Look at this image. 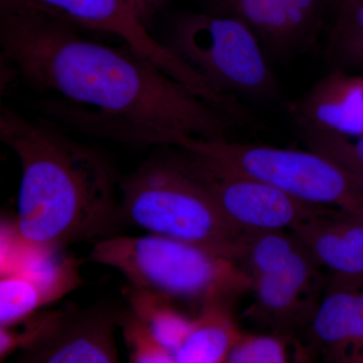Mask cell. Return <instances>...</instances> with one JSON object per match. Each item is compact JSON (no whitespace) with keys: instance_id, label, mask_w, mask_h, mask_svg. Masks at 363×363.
Wrapping results in <instances>:
<instances>
[{"instance_id":"obj_17","label":"cell","mask_w":363,"mask_h":363,"mask_svg":"<svg viewBox=\"0 0 363 363\" xmlns=\"http://www.w3.org/2000/svg\"><path fill=\"white\" fill-rule=\"evenodd\" d=\"M301 247L302 243L290 230L243 233L236 262L255 281L285 266Z\"/></svg>"},{"instance_id":"obj_26","label":"cell","mask_w":363,"mask_h":363,"mask_svg":"<svg viewBox=\"0 0 363 363\" xmlns=\"http://www.w3.org/2000/svg\"><path fill=\"white\" fill-rule=\"evenodd\" d=\"M169 0H124L126 6L135 13L136 18L143 23L147 30L162 7Z\"/></svg>"},{"instance_id":"obj_12","label":"cell","mask_w":363,"mask_h":363,"mask_svg":"<svg viewBox=\"0 0 363 363\" xmlns=\"http://www.w3.org/2000/svg\"><path fill=\"white\" fill-rule=\"evenodd\" d=\"M363 279L334 274L326 286L310 326L315 347L339 362L350 338L355 303Z\"/></svg>"},{"instance_id":"obj_4","label":"cell","mask_w":363,"mask_h":363,"mask_svg":"<svg viewBox=\"0 0 363 363\" xmlns=\"http://www.w3.org/2000/svg\"><path fill=\"white\" fill-rule=\"evenodd\" d=\"M91 259L121 272L131 285L198 306L233 303L255 281L238 262L206 248L156 234H118L93 245Z\"/></svg>"},{"instance_id":"obj_27","label":"cell","mask_w":363,"mask_h":363,"mask_svg":"<svg viewBox=\"0 0 363 363\" xmlns=\"http://www.w3.org/2000/svg\"><path fill=\"white\" fill-rule=\"evenodd\" d=\"M336 1H337V0H332V4H333V6H334V4H336Z\"/></svg>"},{"instance_id":"obj_18","label":"cell","mask_w":363,"mask_h":363,"mask_svg":"<svg viewBox=\"0 0 363 363\" xmlns=\"http://www.w3.org/2000/svg\"><path fill=\"white\" fill-rule=\"evenodd\" d=\"M298 135L308 149L332 160L363 186V135H346L318 128L293 114Z\"/></svg>"},{"instance_id":"obj_23","label":"cell","mask_w":363,"mask_h":363,"mask_svg":"<svg viewBox=\"0 0 363 363\" xmlns=\"http://www.w3.org/2000/svg\"><path fill=\"white\" fill-rule=\"evenodd\" d=\"M305 42H309L323 21L332 0H285Z\"/></svg>"},{"instance_id":"obj_5","label":"cell","mask_w":363,"mask_h":363,"mask_svg":"<svg viewBox=\"0 0 363 363\" xmlns=\"http://www.w3.org/2000/svg\"><path fill=\"white\" fill-rule=\"evenodd\" d=\"M178 147L281 189L302 201L363 217V186L314 150L185 138Z\"/></svg>"},{"instance_id":"obj_19","label":"cell","mask_w":363,"mask_h":363,"mask_svg":"<svg viewBox=\"0 0 363 363\" xmlns=\"http://www.w3.org/2000/svg\"><path fill=\"white\" fill-rule=\"evenodd\" d=\"M52 301L51 294L28 272H4L0 281V328H13Z\"/></svg>"},{"instance_id":"obj_8","label":"cell","mask_w":363,"mask_h":363,"mask_svg":"<svg viewBox=\"0 0 363 363\" xmlns=\"http://www.w3.org/2000/svg\"><path fill=\"white\" fill-rule=\"evenodd\" d=\"M187 152L222 211L242 233L292 230L304 222L342 212L302 201L266 182Z\"/></svg>"},{"instance_id":"obj_20","label":"cell","mask_w":363,"mask_h":363,"mask_svg":"<svg viewBox=\"0 0 363 363\" xmlns=\"http://www.w3.org/2000/svg\"><path fill=\"white\" fill-rule=\"evenodd\" d=\"M333 7L331 58L341 70L363 72V0H337Z\"/></svg>"},{"instance_id":"obj_14","label":"cell","mask_w":363,"mask_h":363,"mask_svg":"<svg viewBox=\"0 0 363 363\" xmlns=\"http://www.w3.org/2000/svg\"><path fill=\"white\" fill-rule=\"evenodd\" d=\"M210 13L240 18L276 52L293 51L305 44L285 0H209Z\"/></svg>"},{"instance_id":"obj_22","label":"cell","mask_w":363,"mask_h":363,"mask_svg":"<svg viewBox=\"0 0 363 363\" xmlns=\"http://www.w3.org/2000/svg\"><path fill=\"white\" fill-rule=\"evenodd\" d=\"M286 334L259 335L241 333L229 353L227 362L284 363L290 362L288 338Z\"/></svg>"},{"instance_id":"obj_13","label":"cell","mask_w":363,"mask_h":363,"mask_svg":"<svg viewBox=\"0 0 363 363\" xmlns=\"http://www.w3.org/2000/svg\"><path fill=\"white\" fill-rule=\"evenodd\" d=\"M230 302L203 305L193 319L192 329L175 353L176 363L227 362L241 335Z\"/></svg>"},{"instance_id":"obj_11","label":"cell","mask_w":363,"mask_h":363,"mask_svg":"<svg viewBox=\"0 0 363 363\" xmlns=\"http://www.w3.org/2000/svg\"><path fill=\"white\" fill-rule=\"evenodd\" d=\"M293 114L324 130L363 135V72H332L293 107Z\"/></svg>"},{"instance_id":"obj_6","label":"cell","mask_w":363,"mask_h":363,"mask_svg":"<svg viewBox=\"0 0 363 363\" xmlns=\"http://www.w3.org/2000/svg\"><path fill=\"white\" fill-rule=\"evenodd\" d=\"M164 44L212 85L233 96L267 99L278 92L262 40L240 18L213 13L182 14Z\"/></svg>"},{"instance_id":"obj_10","label":"cell","mask_w":363,"mask_h":363,"mask_svg":"<svg viewBox=\"0 0 363 363\" xmlns=\"http://www.w3.org/2000/svg\"><path fill=\"white\" fill-rule=\"evenodd\" d=\"M320 267L302 245L285 266L255 279L253 314L281 334L311 323L324 286Z\"/></svg>"},{"instance_id":"obj_7","label":"cell","mask_w":363,"mask_h":363,"mask_svg":"<svg viewBox=\"0 0 363 363\" xmlns=\"http://www.w3.org/2000/svg\"><path fill=\"white\" fill-rule=\"evenodd\" d=\"M123 309L108 303L75 306L30 317L16 334L18 362L35 363L119 362L116 332Z\"/></svg>"},{"instance_id":"obj_24","label":"cell","mask_w":363,"mask_h":363,"mask_svg":"<svg viewBox=\"0 0 363 363\" xmlns=\"http://www.w3.org/2000/svg\"><path fill=\"white\" fill-rule=\"evenodd\" d=\"M339 362L363 363V285L358 292L350 338Z\"/></svg>"},{"instance_id":"obj_25","label":"cell","mask_w":363,"mask_h":363,"mask_svg":"<svg viewBox=\"0 0 363 363\" xmlns=\"http://www.w3.org/2000/svg\"><path fill=\"white\" fill-rule=\"evenodd\" d=\"M331 220L339 233L363 257V217L342 212Z\"/></svg>"},{"instance_id":"obj_16","label":"cell","mask_w":363,"mask_h":363,"mask_svg":"<svg viewBox=\"0 0 363 363\" xmlns=\"http://www.w3.org/2000/svg\"><path fill=\"white\" fill-rule=\"evenodd\" d=\"M332 217L304 222L290 231L320 266L335 276L363 279V257L339 233Z\"/></svg>"},{"instance_id":"obj_15","label":"cell","mask_w":363,"mask_h":363,"mask_svg":"<svg viewBox=\"0 0 363 363\" xmlns=\"http://www.w3.org/2000/svg\"><path fill=\"white\" fill-rule=\"evenodd\" d=\"M124 295L128 309L150 329L159 343L175 357L192 329L194 317L181 311L176 301L130 283L124 289Z\"/></svg>"},{"instance_id":"obj_9","label":"cell","mask_w":363,"mask_h":363,"mask_svg":"<svg viewBox=\"0 0 363 363\" xmlns=\"http://www.w3.org/2000/svg\"><path fill=\"white\" fill-rule=\"evenodd\" d=\"M0 7H23L71 23L81 30L113 35L189 88L201 77L164 43L154 39L124 0H0Z\"/></svg>"},{"instance_id":"obj_3","label":"cell","mask_w":363,"mask_h":363,"mask_svg":"<svg viewBox=\"0 0 363 363\" xmlns=\"http://www.w3.org/2000/svg\"><path fill=\"white\" fill-rule=\"evenodd\" d=\"M162 150L119 183L124 225L185 241L236 262L242 231L222 211L187 150Z\"/></svg>"},{"instance_id":"obj_1","label":"cell","mask_w":363,"mask_h":363,"mask_svg":"<svg viewBox=\"0 0 363 363\" xmlns=\"http://www.w3.org/2000/svg\"><path fill=\"white\" fill-rule=\"evenodd\" d=\"M0 45L6 70L87 135L140 147L228 140V117L130 45L102 44L23 7H0Z\"/></svg>"},{"instance_id":"obj_2","label":"cell","mask_w":363,"mask_h":363,"mask_svg":"<svg viewBox=\"0 0 363 363\" xmlns=\"http://www.w3.org/2000/svg\"><path fill=\"white\" fill-rule=\"evenodd\" d=\"M0 138L20 162L13 233L21 247L52 253L121 234V177L104 152L6 107Z\"/></svg>"},{"instance_id":"obj_21","label":"cell","mask_w":363,"mask_h":363,"mask_svg":"<svg viewBox=\"0 0 363 363\" xmlns=\"http://www.w3.org/2000/svg\"><path fill=\"white\" fill-rule=\"evenodd\" d=\"M119 329L128 346L130 362H176L173 353L159 343L150 329L128 308L121 313Z\"/></svg>"}]
</instances>
